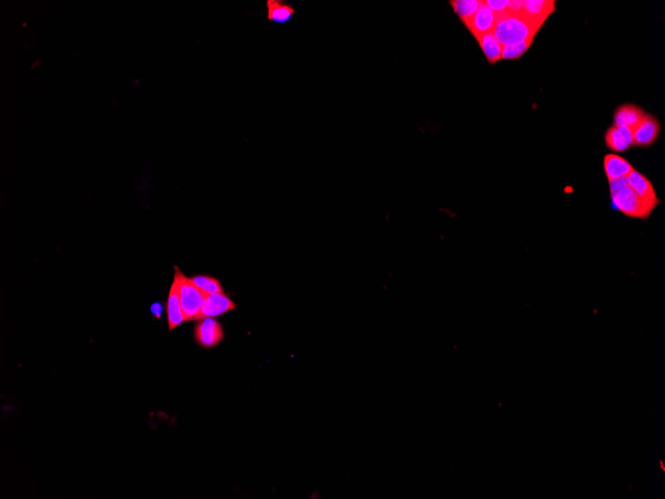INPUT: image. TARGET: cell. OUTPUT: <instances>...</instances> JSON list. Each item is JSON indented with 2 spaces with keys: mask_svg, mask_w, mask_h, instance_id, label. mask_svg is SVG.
<instances>
[{
  "mask_svg": "<svg viewBox=\"0 0 665 499\" xmlns=\"http://www.w3.org/2000/svg\"><path fill=\"white\" fill-rule=\"evenodd\" d=\"M495 27L493 34L499 42L505 45L521 43L535 38L541 28L527 20L523 14L505 13L496 14Z\"/></svg>",
  "mask_w": 665,
  "mask_h": 499,
  "instance_id": "cell-1",
  "label": "cell"
},
{
  "mask_svg": "<svg viewBox=\"0 0 665 499\" xmlns=\"http://www.w3.org/2000/svg\"><path fill=\"white\" fill-rule=\"evenodd\" d=\"M645 115L643 110L638 106L631 104L622 105L615 111L613 121H615V126H625L634 129L645 117Z\"/></svg>",
  "mask_w": 665,
  "mask_h": 499,
  "instance_id": "cell-13",
  "label": "cell"
},
{
  "mask_svg": "<svg viewBox=\"0 0 665 499\" xmlns=\"http://www.w3.org/2000/svg\"><path fill=\"white\" fill-rule=\"evenodd\" d=\"M175 275L179 280V293L180 299V305H182V312H184V320H198L200 309L203 307L207 295L200 291L196 285L193 284L191 278L187 277L179 267L175 266Z\"/></svg>",
  "mask_w": 665,
  "mask_h": 499,
  "instance_id": "cell-3",
  "label": "cell"
},
{
  "mask_svg": "<svg viewBox=\"0 0 665 499\" xmlns=\"http://www.w3.org/2000/svg\"><path fill=\"white\" fill-rule=\"evenodd\" d=\"M484 2L494 13L500 14L507 10L510 0H485Z\"/></svg>",
  "mask_w": 665,
  "mask_h": 499,
  "instance_id": "cell-19",
  "label": "cell"
},
{
  "mask_svg": "<svg viewBox=\"0 0 665 499\" xmlns=\"http://www.w3.org/2000/svg\"><path fill=\"white\" fill-rule=\"evenodd\" d=\"M524 8V0H510L507 13L511 14H522Z\"/></svg>",
  "mask_w": 665,
  "mask_h": 499,
  "instance_id": "cell-20",
  "label": "cell"
},
{
  "mask_svg": "<svg viewBox=\"0 0 665 499\" xmlns=\"http://www.w3.org/2000/svg\"><path fill=\"white\" fill-rule=\"evenodd\" d=\"M161 309H163V307H161L160 304H154V305L152 306V312H153L156 317L160 318Z\"/></svg>",
  "mask_w": 665,
  "mask_h": 499,
  "instance_id": "cell-22",
  "label": "cell"
},
{
  "mask_svg": "<svg viewBox=\"0 0 665 499\" xmlns=\"http://www.w3.org/2000/svg\"><path fill=\"white\" fill-rule=\"evenodd\" d=\"M617 126L618 130H619L620 135L629 143V146H634V132H632V129L625 126Z\"/></svg>",
  "mask_w": 665,
  "mask_h": 499,
  "instance_id": "cell-21",
  "label": "cell"
},
{
  "mask_svg": "<svg viewBox=\"0 0 665 499\" xmlns=\"http://www.w3.org/2000/svg\"><path fill=\"white\" fill-rule=\"evenodd\" d=\"M194 285L205 295L224 293V288L219 280L208 275H198L191 278Z\"/></svg>",
  "mask_w": 665,
  "mask_h": 499,
  "instance_id": "cell-17",
  "label": "cell"
},
{
  "mask_svg": "<svg viewBox=\"0 0 665 499\" xmlns=\"http://www.w3.org/2000/svg\"><path fill=\"white\" fill-rule=\"evenodd\" d=\"M605 143L608 149L612 150V151L615 152V153H622V152L627 151V150L631 147L629 143L620 135L619 130H618L617 126L615 125L611 126V128L606 131Z\"/></svg>",
  "mask_w": 665,
  "mask_h": 499,
  "instance_id": "cell-16",
  "label": "cell"
},
{
  "mask_svg": "<svg viewBox=\"0 0 665 499\" xmlns=\"http://www.w3.org/2000/svg\"><path fill=\"white\" fill-rule=\"evenodd\" d=\"M533 41V39H531V41L521 42V43L503 46L501 59H520V58L527 52V50L530 48L531 45H532Z\"/></svg>",
  "mask_w": 665,
  "mask_h": 499,
  "instance_id": "cell-18",
  "label": "cell"
},
{
  "mask_svg": "<svg viewBox=\"0 0 665 499\" xmlns=\"http://www.w3.org/2000/svg\"><path fill=\"white\" fill-rule=\"evenodd\" d=\"M235 308V303L229 297H227L224 293L207 295L203 307H201L198 320H203L205 318L219 317V316L224 315V314L233 311Z\"/></svg>",
  "mask_w": 665,
  "mask_h": 499,
  "instance_id": "cell-6",
  "label": "cell"
},
{
  "mask_svg": "<svg viewBox=\"0 0 665 499\" xmlns=\"http://www.w3.org/2000/svg\"><path fill=\"white\" fill-rule=\"evenodd\" d=\"M627 182L629 187H631L634 193L638 194L641 200L648 201V203H660L652 182H650L645 175H643V173L634 170V172L627 178Z\"/></svg>",
  "mask_w": 665,
  "mask_h": 499,
  "instance_id": "cell-12",
  "label": "cell"
},
{
  "mask_svg": "<svg viewBox=\"0 0 665 499\" xmlns=\"http://www.w3.org/2000/svg\"><path fill=\"white\" fill-rule=\"evenodd\" d=\"M604 170L608 182L627 179L634 168L629 161L618 154H608L604 159Z\"/></svg>",
  "mask_w": 665,
  "mask_h": 499,
  "instance_id": "cell-10",
  "label": "cell"
},
{
  "mask_svg": "<svg viewBox=\"0 0 665 499\" xmlns=\"http://www.w3.org/2000/svg\"><path fill=\"white\" fill-rule=\"evenodd\" d=\"M481 0H453L451 6L462 22L472 17L481 6Z\"/></svg>",
  "mask_w": 665,
  "mask_h": 499,
  "instance_id": "cell-15",
  "label": "cell"
},
{
  "mask_svg": "<svg viewBox=\"0 0 665 499\" xmlns=\"http://www.w3.org/2000/svg\"><path fill=\"white\" fill-rule=\"evenodd\" d=\"M660 126L659 121L650 115L645 114L638 125L632 129L634 146L648 147L659 138Z\"/></svg>",
  "mask_w": 665,
  "mask_h": 499,
  "instance_id": "cell-7",
  "label": "cell"
},
{
  "mask_svg": "<svg viewBox=\"0 0 665 499\" xmlns=\"http://www.w3.org/2000/svg\"><path fill=\"white\" fill-rule=\"evenodd\" d=\"M610 184L613 205L620 212L631 219H648L659 203L641 200L627 185V179L615 180Z\"/></svg>",
  "mask_w": 665,
  "mask_h": 499,
  "instance_id": "cell-2",
  "label": "cell"
},
{
  "mask_svg": "<svg viewBox=\"0 0 665 499\" xmlns=\"http://www.w3.org/2000/svg\"><path fill=\"white\" fill-rule=\"evenodd\" d=\"M497 15L482 1L476 13L463 22L467 29L472 32L475 38H479L482 35L493 32L495 27Z\"/></svg>",
  "mask_w": 665,
  "mask_h": 499,
  "instance_id": "cell-5",
  "label": "cell"
},
{
  "mask_svg": "<svg viewBox=\"0 0 665 499\" xmlns=\"http://www.w3.org/2000/svg\"><path fill=\"white\" fill-rule=\"evenodd\" d=\"M166 313H168V329H170V331L186 322L182 305H180L179 280H177V276L175 274L172 287H170V293H168Z\"/></svg>",
  "mask_w": 665,
  "mask_h": 499,
  "instance_id": "cell-9",
  "label": "cell"
},
{
  "mask_svg": "<svg viewBox=\"0 0 665 499\" xmlns=\"http://www.w3.org/2000/svg\"><path fill=\"white\" fill-rule=\"evenodd\" d=\"M478 41L482 51L485 54L487 60L490 64H495L499 60H501L502 56L503 45L496 38L493 32H489L480 36L476 39Z\"/></svg>",
  "mask_w": 665,
  "mask_h": 499,
  "instance_id": "cell-14",
  "label": "cell"
},
{
  "mask_svg": "<svg viewBox=\"0 0 665 499\" xmlns=\"http://www.w3.org/2000/svg\"><path fill=\"white\" fill-rule=\"evenodd\" d=\"M265 7L267 20L274 24H287L296 14L292 4L284 0H266Z\"/></svg>",
  "mask_w": 665,
  "mask_h": 499,
  "instance_id": "cell-11",
  "label": "cell"
},
{
  "mask_svg": "<svg viewBox=\"0 0 665 499\" xmlns=\"http://www.w3.org/2000/svg\"><path fill=\"white\" fill-rule=\"evenodd\" d=\"M224 328L214 318H205L194 328V338L203 348H213L224 339Z\"/></svg>",
  "mask_w": 665,
  "mask_h": 499,
  "instance_id": "cell-4",
  "label": "cell"
},
{
  "mask_svg": "<svg viewBox=\"0 0 665 499\" xmlns=\"http://www.w3.org/2000/svg\"><path fill=\"white\" fill-rule=\"evenodd\" d=\"M556 10V1L554 0H524V16L540 28L545 21Z\"/></svg>",
  "mask_w": 665,
  "mask_h": 499,
  "instance_id": "cell-8",
  "label": "cell"
}]
</instances>
